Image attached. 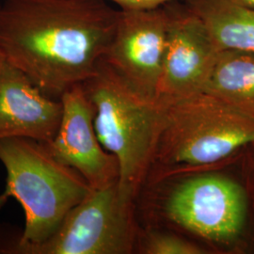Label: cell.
Instances as JSON below:
<instances>
[{
    "mask_svg": "<svg viewBox=\"0 0 254 254\" xmlns=\"http://www.w3.org/2000/svg\"><path fill=\"white\" fill-rule=\"evenodd\" d=\"M118 14L105 0H0V56L61 99L97 72Z\"/></svg>",
    "mask_w": 254,
    "mask_h": 254,
    "instance_id": "obj_1",
    "label": "cell"
},
{
    "mask_svg": "<svg viewBox=\"0 0 254 254\" xmlns=\"http://www.w3.org/2000/svg\"><path fill=\"white\" fill-rule=\"evenodd\" d=\"M0 161L7 172L0 208L9 197L25 211V229L19 237L0 236V254L10 247L45 241L67 214L91 192L79 173L55 159L43 142L27 137L0 139Z\"/></svg>",
    "mask_w": 254,
    "mask_h": 254,
    "instance_id": "obj_2",
    "label": "cell"
},
{
    "mask_svg": "<svg viewBox=\"0 0 254 254\" xmlns=\"http://www.w3.org/2000/svg\"><path fill=\"white\" fill-rule=\"evenodd\" d=\"M82 87L94 107L99 141L118 161L120 193L131 202L154 160L166 104L135 91L104 61Z\"/></svg>",
    "mask_w": 254,
    "mask_h": 254,
    "instance_id": "obj_3",
    "label": "cell"
},
{
    "mask_svg": "<svg viewBox=\"0 0 254 254\" xmlns=\"http://www.w3.org/2000/svg\"><path fill=\"white\" fill-rule=\"evenodd\" d=\"M166 104L154 160L167 167L219 162L254 144V119L204 91Z\"/></svg>",
    "mask_w": 254,
    "mask_h": 254,
    "instance_id": "obj_4",
    "label": "cell"
},
{
    "mask_svg": "<svg viewBox=\"0 0 254 254\" xmlns=\"http://www.w3.org/2000/svg\"><path fill=\"white\" fill-rule=\"evenodd\" d=\"M130 205L118 181L91 189L52 236L39 244L10 247L5 254H129L134 243Z\"/></svg>",
    "mask_w": 254,
    "mask_h": 254,
    "instance_id": "obj_5",
    "label": "cell"
},
{
    "mask_svg": "<svg viewBox=\"0 0 254 254\" xmlns=\"http://www.w3.org/2000/svg\"><path fill=\"white\" fill-rule=\"evenodd\" d=\"M248 211L243 187L215 173L183 182L167 201V215L174 223L218 243L234 242L242 235Z\"/></svg>",
    "mask_w": 254,
    "mask_h": 254,
    "instance_id": "obj_6",
    "label": "cell"
},
{
    "mask_svg": "<svg viewBox=\"0 0 254 254\" xmlns=\"http://www.w3.org/2000/svg\"><path fill=\"white\" fill-rule=\"evenodd\" d=\"M171 11L119 9L118 18L104 63L135 91L157 98L167 46Z\"/></svg>",
    "mask_w": 254,
    "mask_h": 254,
    "instance_id": "obj_7",
    "label": "cell"
},
{
    "mask_svg": "<svg viewBox=\"0 0 254 254\" xmlns=\"http://www.w3.org/2000/svg\"><path fill=\"white\" fill-rule=\"evenodd\" d=\"M63 116L54 138L43 142L55 159L76 171L91 189L119 180V164L99 141L94 128V107L82 84L61 97Z\"/></svg>",
    "mask_w": 254,
    "mask_h": 254,
    "instance_id": "obj_8",
    "label": "cell"
},
{
    "mask_svg": "<svg viewBox=\"0 0 254 254\" xmlns=\"http://www.w3.org/2000/svg\"><path fill=\"white\" fill-rule=\"evenodd\" d=\"M171 18L157 98L163 102L202 92L218 56L208 29L189 7Z\"/></svg>",
    "mask_w": 254,
    "mask_h": 254,
    "instance_id": "obj_9",
    "label": "cell"
},
{
    "mask_svg": "<svg viewBox=\"0 0 254 254\" xmlns=\"http://www.w3.org/2000/svg\"><path fill=\"white\" fill-rule=\"evenodd\" d=\"M62 116L61 99L46 95L0 56V139L27 137L48 142L56 136Z\"/></svg>",
    "mask_w": 254,
    "mask_h": 254,
    "instance_id": "obj_10",
    "label": "cell"
},
{
    "mask_svg": "<svg viewBox=\"0 0 254 254\" xmlns=\"http://www.w3.org/2000/svg\"><path fill=\"white\" fill-rule=\"evenodd\" d=\"M204 92L254 119V52H218Z\"/></svg>",
    "mask_w": 254,
    "mask_h": 254,
    "instance_id": "obj_11",
    "label": "cell"
},
{
    "mask_svg": "<svg viewBox=\"0 0 254 254\" xmlns=\"http://www.w3.org/2000/svg\"><path fill=\"white\" fill-rule=\"evenodd\" d=\"M188 3L207 27L219 51L254 52V9L229 0H190Z\"/></svg>",
    "mask_w": 254,
    "mask_h": 254,
    "instance_id": "obj_12",
    "label": "cell"
},
{
    "mask_svg": "<svg viewBox=\"0 0 254 254\" xmlns=\"http://www.w3.org/2000/svg\"><path fill=\"white\" fill-rule=\"evenodd\" d=\"M145 254H201L204 251L198 245L170 234L152 236L146 243Z\"/></svg>",
    "mask_w": 254,
    "mask_h": 254,
    "instance_id": "obj_13",
    "label": "cell"
},
{
    "mask_svg": "<svg viewBox=\"0 0 254 254\" xmlns=\"http://www.w3.org/2000/svg\"><path fill=\"white\" fill-rule=\"evenodd\" d=\"M118 5L121 9H154L157 7L166 6L170 3L177 1H190V0H105Z\"/></svg>",
    "mask_w": 254,
    "mask_h": 254,
    "instance_id": "obj_14",
    "label": "cell"
},
{
    "mask_svg": "<svg viewBox=\"0 0 254 254\" xmlns=\"http://www.w3.org/2000/svg\"><path fill=\"white\" fill-rule=\"evenodd\" d=\"M236 5L245 7L248 9H254V0H229Z\"/></svg>",
    "mask_w": 254,
    "mask_h": 254,
    "instance_id": "obj_15",
    "label": "cell"
}]
</instances>
